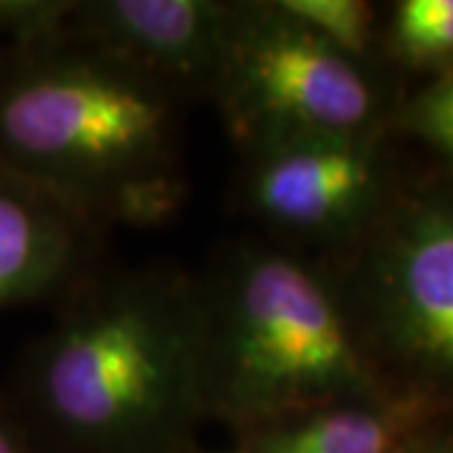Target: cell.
Instances as JSON below:
<instances>
[{"label": "cell", "mask_w": 453, "mask_h": 453, "mask_svg": "<svg viewBox=\"0 0 453 453\" xmlns=\"http://www.w3.org/2000/svg\"><path fill=\"white\" fill-rule=\"evenodd\" d=\"M71 292L23 357V405L83 451H172L207 416L196 280L139 270Z\"/></svg>", "instance_id": "6da1fadb"}, {"label": "cell", "mask_w": 453, "mask_h": 453, "mask_svg": "<svg viewBox=\"0 0 453 453\" xmlns=\"http://www.w3.org/2000/svg\"><path fill=\"white\" fill-rule=\"evenodd\" d=\"M184 96L88 43L0 50V166L91 225L151 226L181 207Z\"/></svg>", "instance_id": "7a4b0ae2"}, {"label": "cell", "mask_w": 453, "mask_h": 453, "mask_svg": "<svg viewBox=\"0 0 453 453\" xmlns=\"http://www.w3.org/2000/svg\"><path fill=\"white\" fill-rule=\"evenodd\" d=\"M196 290L207 416L250 428L371 388L335 292L288 247L237 244Z\"/></svg>", "instance_id": "3957f363"}, {"label": "cell", "mask_w": 453, "mask_h": 453, "mask_svg": "<svg viewBox=\"0 0 453 453\" xmlns=\"http://www.w3.org/2000/svg\"><path fill=\"white\" fill-rule=\"evenodd\" d=\"M210 98L244 151L312 134H360L375 96L360 65L290 18L277 0L232 3Z\"/></svg>", "instance_id": "277c9868"}, {"label": "cell", "mask_w": 453, "mask_h": 453, "mask_svg": "<svg viewBox=\"0 0 453 453\" xmlns=\"http://www.w3.org/2000/svg\"><path fill=\"white\" fill-rule=\"evenodd\" d=\"M244 154V207L290 242L350 225L375 189V159L360 134L295 136Z\"/></svg>", "instance_id": "5b68a950"}, {"label": "cell", "mask_w": 453, "mask_h": 453, "mask_svg": "<svg viewBox=\"0 0 453 453\" xmlns=\"http://www.w3.org/2000/svg\"><path fill=\"white\" fill-rule=\"evenodd\" d=\"M232 3L88 0L73 3L68 38L157 79L179 96H210L225 58Z\"/></svg>", "instance_id": "8992f818"}, {"label": "cell", "mask_w": 453, "mask_h": 453, "mask_svg": "<svg viewBox=\"0 0 453 453\" xmlns=\"http://www.w3.org/2000/svg\"><path fill=\"white\" fill-rule=\"evenodd\" d=\"M378 288L393 342L426 371L453 375V211L405 219L378 259Z\"/></svg>", "instance_id": "52a82bcc"}, {"label": "cell", "mask_w": 453, "mask_h": 453, "mask_svg": "<svg viewBox=\"0 0 453 453\" xmlns=\"http://www.w3.org/2000/svg\"><path fill=\"white\" fill-rule=\"evenodd\" d=\"M96 232L58 196L0 166V310L81 285Z\"/></svg>", "instance_id": "ba28073f"}, {"label": "cell", "mask_w": 453, "mask_h": 453, "mask_svg": "<svg viewBox=\"0 0 453 453\" xmlns=\"http://www.w3.org/2000/svg\"><path fill=\"white\" fill-rule=\"evenodd\" d=\"M398 431L393 411L353 398L242 428L240 453H390Z\"/></svg>", "instance_id": "9c48e42d"}, {"label": "cell", "mask_w": 453, "mask_h": 453, "mask_svg": "<svg viewBox=\"0 0 453 453\" xmlns=\"http://www.w3.org/2000/svg\"><path fill=\"white\" fill-rule=\"evenodd\" d=\"M277 5L356 64L368 50L371 8L360 0H277Z\"/></svg>", "instance_id": "30bf717a"}, {"label": "cell", "mask_w": 453, "mask_h": 453, "mask_svg": "<svg viewBox=\"0 0 453 453\" xmlns=\"http://www.w3.org/2000/svg\"><path fill=\"white\" fill-rule=\"evenodd\" d=\"M393 35L411 61L453 56V0H403L395 11Z\"/></svg>", "instance_id": "8fae6325"}, {"label": "cell", "mask_w": 453, "mask_h": 453, "mask_svg": "<svg viewBox=\"0 0 453 453\" xmlns=\"http://www.w3.org/2000/svg\"><path fill=\"white\" fill-rule=\"evenodd\" d=\"M413 129L453 159V73L426 91L411 109Z\"/></svg>", "instance_id": "7c38bea8"}, {"label": "cell", "mask_w": 453, "mask_h": 453, "mask_svg": "<svg viewBox=\"0 0 453 453\" xmlns=\"http://www.w3.org/2000/svg\"><path fill=\"white\" fill-rule=\"evenodd\" d=\"M0 453H26L20 446V438L13 431V426L8 423V418L0 413Z\"/></svg>", "instance_id": "4fadbf2b"}, {"label": "cell", "mask_w": 453, "mask_h": 453, "mask_svg": "<svg viewBox=\"0 0 453 453\" xmlns=\"http://www.w3.org/2000/svg\"><path fill=\"white\" fill-rule=\"evenodd\" d=\"M438 453H446V451H438Z\"/></svg>", "instance_id": "5bb4252c"}]
</instances>
